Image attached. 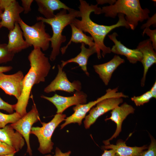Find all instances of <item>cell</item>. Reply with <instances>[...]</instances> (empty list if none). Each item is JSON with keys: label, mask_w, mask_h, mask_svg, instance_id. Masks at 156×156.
Returning a JSON list of instances; mask_svg holds the SVG:
<instances>
[{"label": "cell", "mask_w": 156, "mask_h": 156, "mask_svg": "<svg viewBox=\"0 0 156 156\" xmlns=\"http://www.w3.org/2000/svg\"><path fill=\"white\" fill-rule=\"evenodd\" d=\"M80 48L81 51L77 56L65 61H61L62 63L60 66L63 68L68 63L72 62L76 63L81 67L86 75L89 76L90 74L87 69L88 60L91 55L96 53V50L94 46L86 48L85 44L83 43H81Z\"/></svg>", "instance_id": "7402d4cb"}, {"label": "cell", "mask_w": 156, "mask_h": 156, "mask_svg": "<svg viewBox=\"0 0 156 156\" xmlns=\"http://www.w3.org/2000/svg\"><path fill=\"white\" fill-rule=\"evenodd\" d=\"M124 59L117 55H115L109 61L93 66L95 72L99 75L105 86L108 85L112 74L121 64L124 63Z\"/></svg>", "instance_id": "e0dca14e"}, {"label": "cell", "mask_w": 156, "mask_h": 156, "mask_svg": "<svg viewBox=\"0 0 156 156\" xmlns=\"http://www.w3.org/2000/svg\"><path fill=\"white\" fill-rule=\"evenodd\" d=\"M146 22L143 24L141 27L142 29L146 28H149L151 25L156 26V13H155L152 17L147 19Z\"/></svg>", "instance_id": "1f68e13d"}, {"label": "cell", "mask_w": 156, "mask_h": 156, "mask_svg": "<svg viewBox=\"0 0 156 156\" xmlns=\"http://www.w3.org/2000/svg\"><path fill=\"white\" fill-rule=\"evenodd\" d=\"M136 49L141 53L142 56L141 62L144 67V72L141 80V85L143 87L145 85L146 75L148 69L156 63V53L149 39L140 42Z\"/></svg>", "instance_id": "5bb4252c"}, {"label": "cell", "mask_w": 156, "mask_h": 156, "mask_svg": "<svg viewBox=\"0 0 156 156\" xmlns=\"http://www.w3.org/2000/svg\"><path fill=\"white\" fill-rule=\"evenodd\" d=\"M8 37L7 48L14 54L29 47L23 38L22 31L18 22H16L14 28L10 30Z\"/></svg>", "instance_id": "d6986e66"}, {"label": "cell", "mask_w": 156, "mask_h": 156, "mask_svg": "<svg viewBox=\"0 0 156 156\" xmlns=\"http://www.w3.org/2000/svg\"><path fill=\"white\" fill-rule=\"evenodd\" d=\"M102 148L114 150L116 153V156H140L142 152L147 148V147L146 145L141 147L129 146L125 142L119 140L116 145L110 144L103 146Z\"/></svg>", "instance_id": "44dd1931"}, {"label": "cell", "mask_w": 156, "mask_h": 156, "mask_svg": "<svg viewBox=\"0 0 156 156\" xmlns=\"http://www.w3.org/2000/svg\"><path fill=\"white\" fill-rule=\"evenodd\" d=\"M34 1L33 0H21L22 6L25 14H27L31 11V6Z\"/></svg>", "instance_id": "4dcf8cb0"}, {"label": "cell", "mask_w": 156, "mask_h": 156, "mask_svg": "<svg viewBox=\"0 0 156 156\" xmlns=\"http://www.w3.org/2000/svg\"><path fill=\"white\" fill-rule=\"evenodd\" d=\"M116 0H96V1L98 5L109 3L110 5L114 4L116 2Z\"/></svg>", "instance_id": "e575fe53"}, {"label": "cell", "mask_w": 156, "mask_h": 156, "mask_svg": "<svg viewBox=\"0 0 156 156\" xmlns=\"http://www.w3.org/2000/svg\"><path fill=\"white\" fill-rule=\"evenodd\" d=\"M118 36L116 32L108 35L109 38L114 44L111 49V52L117 55L125 56L131 63L135 64L138 62H141L142 59L141 53L137 49H131L125 46L116 38Z\"/></svg>", "instance_id": "2e32d148"}, {"label": "cell", "mask_w": 156, "mask_h": 156, "mask_svg": "<svg viewBox=\"0 0 156 156\" xmlns=\"http://www.w3.org/2000/svg\"><path fill=\"white\" fill-rule=\"evenodd\" d=\"M151 142L148 150L144 151L140 156H156V141L151 135H150Z\"/></svg>", "instance_id": "4316f807"}, {"label": "cell", "mask_w": 156, "mask_h": 156, "mask_svg": "<svg viewBox=\"0 0 156 156\" xmlns=\"http://www.w3.org/2000/svg\"><path fill=\"white\" fill-rule=\"evenodd\" d=\"M68 11V13H67L66 10L62 9L51 18L47 19L42 16L36 18L37 21L47 23L52 28L53 35L50 42L52 50L49 57L51 61H54L59 54L61 45L66 40V36L62 34L63 29L67 26L72 23L76 18L81 16L79 10L71 8Z\"/></svg>", "instance_id": "277c9868"}, {"label": "cell", "mask_w": 156, "mask_h": 156, "mask_svg": "<svg viewBox=\"0 0 156 156\" xmlns=\"http://www.w3.org/2000/svg\"><path fill=\"white\" fill-rule=\"evenodd\" d=\"M21 117L16 112L11 114H6L0 112V129L4 127L9 123L16 122Z\"/></svg>", "instance_id": "cb8c5ba5"}, {"label": "cell", "mask_w": 156, "mask_h": 156, "mask_svg": "<svg viewBox=\"0 0 156 156\" xmlns=\"http://www.w3.org/2000/svg\"><path fill=\"white\" fill-rule=\"evenodd\" d=\"M79 2V8L81 19L76 18L72 23L83 32L88 33L91 35L95 43L97 57L100 59L101 55L104 57L106 54L111 52L110 48L106 46L104 43L105 38L107 34L117 27H124L129 29L130 27L125 15L122 14H118L119 20L116 24L107 26L97 24L91 19L90 15L92 12H94L98 5H90L83 0H80Z\"/></svg>", "instance_id": "6da1fadb"}, {"label": "cell", "mask_w": 156, "mask_h": 156, "mask_svg": "<svg viewBox=\"0 0 156 156\" xmlns=\"http://www.w3.org/2000/svg\"><path fill=\"white\" fill-rule=\"evenodd\" d=\"M123 101L122 98L112 97L99 102L95 107L90 109L88 114L85 116L83 121L85 128H89L99 117L119 106Z\"/></svg>", "instance_id": "9c48e42d"}, {"label": "cell", "mask_w": 156, "mask_h": 156, "mask_svg": "<svg viewBox=\"0 0 156 156\" xmlns=\"http://www.w3.org/2000/svg\"><path fill=\"white\" fill-rule=\"evenodd\" d=\"M38 6V11L44 16L50 19L54 17V11L60 9L69 10L71 9L59 0H36Z\"/></svg>", "instance_id": "ffe728a7"}, {"label": "cell", "mask_w": 156, "mask_h": 156, "mask_svg": "<svg viewBox=\"0 0 156 156\" xmlns=\"http://www.w3.org/2000/svg\"><path fill=\"white\" fill-rule=\"evenodd\" d=\"M153 98H156V81H155L151 90H149Z\"/></svg>", "instance_id": "8d00e7d4"}, {"label": "cell", "mask_w": 156, "mask_h": 156, "mask_svg": "<svg viewBox=\"0 0 156 156\" xmlns=\"http://www.w3.org/2000/svg\"><path fill=\"white\" fill-rule=\"evenodd\" d=\"M14 129L10 125L0 129V142L12 146L18 152L24 146L25 140L21 134Z\"/></svg>", "instance_id": "ac0fdd59"}, {"label": "cell", "mask_w": 156, "mask_h": 156, "mask_svg": "<svg viewBox=\"0 0 156 156\" xmlns=\"http://www.w3.org/2000/svg\"><path fill=\"white\" fill-rule=\"evenodd\" d=\"M150 11L147 8H142L139 0H118L113 5L102 8L97 7L94 12L96 14H105L107 17L114 18L118 14L125 15V19L130 28L134 30L139 22H142L149 18Z\"/></svg>", "instance_id": "3957f363"}, {"label": "cell", "mask_w": 156, "mask_h": 156, "mask_svg": "<svg viewBox=\"0 0 156 156\" xmlns=\"http://www.w3.org/2000/svg\"><path fill=\"white\" fill-rule=\"evenodd\" d=\"M14 55L8 50L7 44H0V64L12 61Z\"/></svg>", "instance_id": "d4e9b609"}, {"label": "cell", "mask_w": 156, "mask_h": 156, "mask_svg": "<svg viewBox=\"0 0 156 156\" xmlns=\"http://www.w3.org/2000/svg\"><path fill=\"white\" fill-rule=\"evenodd\" d=\"M146 34L148 36L151 41L153 47L155 51L156 50V29L151 30L149 28H146L144 29L142 32V36H144Z\"/></svg>", "instance_id": "f1b7e54d"}, {"label": "cell", "mask_w": 156, "mask_h": 156, "mask_svg": "<svg viewBox=\"0 0 156 156\" xmlns=\"http://www.w3.org/2000/svg\"><path fill=\"white\" fill-rule=\"evenodd\" d=\"M104 152L101 156H116V153L113 150L103 149Z\"/></svg>", "instance_id": "836d02e7"}, {"label": "cell", "mask_w": 156, "mask_h": 156, "mask_svg": "<svg viewBox=\"0 0 156 156\" xmlns=\"http://www.w3.org/2000/svg\"><path fill=\"white\" fill-rule=\"evenodd\" d=\"M14 154H12L7 155H0V156H14Z\"/></svg>", "instance_id": "f35d334b"}, {"label": "cell", "mask_w": 156, "mask_h": 156, "mask_svg": "<svg viewBox=\"0 0 156 156\" xmlns=\"http://www.w3.org/2000/svg\"><path fill=\"white\" fill-rule=\"evenodd\" d=\"M152 98L153 96L149 90L141 95L134 96L131 98V99L137 106H140L148 102Z\"/></svg>", "instance_id": "484cf974"}, {"label": "cell", "mask_w": 156, "mask_h": 156, "mask_svg": "<svg viewBox=\"0 0 156 156\" xmlns=\"http://www.w3.org/2000/svg\"><path fill=\"white\" fill-rule=\"evenodd\" d=\"M40 120L39 114L36 105L34 103L30 111L16 122L10 124L12 128L21 134L24 138L27 145V153L30 156L32 155L29 142L30 132L34 124Z\"/></svg>", "instance_id": "ba28073f"}, {"label": "cell", "mask_w": 156, "mask_h": 156, "mask_svg": "<svg viewBox=\"0 0 156 156\" xmlns=\"http://www.w3.org/2000/svg\"><path fill=\"white\" fill-rule=\"evenodd\" d=\"M66 115L62 114H57L53 119L48 123L41 122V127H32L30 134L37 138L39 143L38 150L43 154L50 153L53 148V143L51 138L56 128L64 120Z\"/></svg>", "instance_id": "8992f818"}, {"label": "cell", "mask_w": 156, "mask_h": 156, "mask_svg": "<svg viewBox=\"0 0 156 156\" xmlns=\"http://www.w3.org/2000/svg\"><path fill=\"white\" fill-rule=\"evenodd\" d=\"M17 152L12 146L0 142V155L14 154Z\"/></svg>", "instance_id": "83f0119b"}, {"label": "cell", "mask_w": 156, "mask_h": 156, "mask_svg": "<svg viewBox=\"0 0 156 156\" xmlns=\"http://www.w3.org/2000/svg\"><path fill=\"white\" fill-rule=\"evenodd\" d=\"M15 107V104H10L5 102L0 97V109L3 110L11 114L13 113Z\"/></svg>", "instance_id": "f546056e"}, {"label": "cell", "mask_w": 156, "mask_h": 156, "mask_svg": "<svg viewBox=\"0 0 156 156\" xmlns=\"http://www.w3.org/2000/svg\"><path fill=\"white\" fill-rule=\"evenodd\" d=\"M12 68L11 66H0V73L9 71Z\"/></svg>", "instance_id": "d590c367"}, {"label": "cell", "mask_w": 156, "mask_h": 156, "mask_svg": "<svg viewBox=\"0 0 156 156\" xmlns=\"http://www.w3.org/2000/svg\"><path fill=\"white\" fill-rule=\"evenodd\" d=\"M72 31V35L69 41L65 46L61 48L60 51L62 54H64L68 46L72 42L75 43H83L89 47L94 46L95 43L92 38L86 35L82 31L77 28L73 24L70 25Z\"/></svg>", "instance_id": "603a6c76"}, {"label": "cell", "mask_w": 156, "mask_h": 156, "mask_svg": "<svg viewBox=\"0 0 156 156\" xmlns=\"http://www.w3.org/2000/svg\"><path fill=\"white\" fill-rule=\"evenodd\" d=\"M24 11L22 6L15 0H11L4 9L1 16L0 27H5L10 30L14 27L16 22L21 19L20 14Z\"/></svg>", "instance_id": "9a60e30c"}, {"label": "cell", "mask_w": 156, "mask_h": 156, "mask_svg": "<svg viewBox=\"0 0 156 156\" xmlns=\"http://www.w3.org/2000/svg\"><path fill=\"white\" fill-rule=\"evenodd\" d=\"M18 23L29 47L33 46L34 48H40L44 51L49 49L51 36L46 32L44 23L40 21L30 26L21 19Z\"/></svg>", "instance_id": "5b68a950"}, {"label": "cell", "mask_w": 156, "mask_h": 156, "mask_svg": "<svg viewBox=\"0 0 156 156\" xmlns=\"http://www.w3.org/2000/svg\"><path fill=\"white\" fill-rule=\"evenodd\" d=\"M41 97L52 103L56 107L57 114H62L66 109L73 105L86 103L87 95L81 91H76L73 95L70 96H64L55 94L52 97L42 95Z\"/></svg>", "instance_id": "8fae6325"}, {"label": "cell", "mask_w": 156, "mask_h": 156, "mask_svg": "<svg viewBox=\"0 0 156 156\" xmlns=\"http://www.w3.org/2000/svg\"><path fill=\"white\" fill-rule=\"evenodd\" d=\"M24 75L21 70L11 75L0 73V88L7 94L14 96L18 100L23 88Z\"/></svg>", "instance_id": "7c38bea8"}, {"label": "cell", "mask_w": 156, "mask_h": 156, "mask_svg": "<svg viewBox=\"0 0 156 156\" xmlns=\"http://www.w3.org/2000/svg\"><path fill=\"white\" fill-rule=\"evenodd\" d=\"M128 96L121 92H118V87L112 89L109 88L106 90V92L103 96L96 100L89 102L88 103L79 104L73 107L74 113L65 119V122L61 125L62 129L66 125L71 123H77L80 125L82 120L85 118L86 114L99 102L105 99L112 97L127 98Z\"/></svg>", "instance_id": "52a82bcc"}, {"label": "cell", "mask_w": 156, "mask_h": 156, "mask_svg": "<svg viewBox=\"0 0 156 156\" xmlns=\"http://www.w3.org/2000/svg\"><path fill=\"white\" fill-rule=\"evenodd\" d=\"M55 152V155L53 156L49 154L44 156H70L71 153V151H70L66 153H63L57 147L56 148Z\"/></svg>", "instance_id": "d6a6232c"}, {"label": "cell", "mask_w": 156, "mask_h": 156, "mask_svg": "<svg viewBox=\"0 0 156 156\" xmlns=\"http://www.w3.org/2000/svg\"><path fill=\"white\" fill-rule=\"evenodd\" d=\"M3 11L0 8V22L1 21V16L3 12Z\"/></svg>", "instance_id": "74e56055"}, {"label": "cell", "mask_w": 156, "mask_h": 156, "mask_svg": "<svg viewBox=\"0 0 156 156\" xmlns=\"http://www.w3.org/2000/svg\"><path fill=\"white\" fill-rule=\"evenodd\" d=\"M111 116L105 120H111L116 124V131L112 136L108 140L103 142L105 145L110 144L109 141L116 138L121 131L122 125L124 120L130 114H133L135 108L131 105L124 103L120 106H118L111 110Z\"/></svg>", "instance_id": "4fadbf2b"}, {"label": "cell", "mask_w": 156, "mask_h": 156, "mask_svg": "<svg viewBox=\"0 0 156 156\" xmlns=\"http://www.w3.org/2000/svg\"><path fill=\"white\" fill-rule=\"evenodd\" d=\"M58 72L56 77L51 83L46 87L44 92L46 93L61 90L71 93L75 91H81V84L79 80L71 82L68 79L66 73L63 71L60 65H57Z\"/></svg>", "instance_id": "30bf717a"}, {"label": "cell", "mask_w": 156, "mask_h": 156, "mask_svg": "<svg viewBox=\"0 0 156 156\" xmlns=\"http://www.w3.org/2000/svg\"><path fill=\"white\" fill-rule=\"evenodd\" d=\"M28 59L30 68L24 77L21 94L15 104L14 110L21 117L27 113L26 108L33 86L45 81L51 67L48 58L40 48H34Z\"/></svg>", "instance_id": "7a4b0ae2"}]
</instances>
